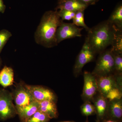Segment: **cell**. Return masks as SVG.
<instances>
[{"label":"cell","instance_id":"cell-1","mask_svg":"<svg viewBox=\"0 0 122 122\" xmlns=\"http://www.w3.org/2000/svg\"><path fill=\"white\" fill-rule=\"evenodd\" d=\"M63 21L58 10L46 12L35 32L34 37L37 44L47 48L57 45L56 32L58 27Z\"/></svg>","mask_w":122,"mask_h":122},{"label":"cell","instance_id":"cell-2","mask_svg":"<svg viewBox=\"0 0 122 122\" xmlns=\"http://www.w3.org/2000/svg\"><path fill=\"white\" fill-rule=\"evenodd\" d=\"M117 30L107 20L104 21L90 29L85 41L96 54H100L111 46Z\"/></svg>","mask_w":122,"mask_h":122},{"label":"cell","instance_id":"cell-3","mask_svg":"<svg viewBox=\"0 0 122 122\" xmlns=\"http://www.w3.org/2000/svg\"><path fill=\"white\" fill-rule=\"evenodd\" d=\"M92 74L95 77L113 74L114 71L113 57L110 49L106 50L100 53Z\"/></svg>","mask_w":122,"mask_h":122},{"label":"cell","instance_id":"cell-4","mask_svg":"<svg viewBox=\"0 0 122 122\" xmlns=\"http://www.w3.org/2000/svg\"><path fill=\"white\" fill-rule=\"evenodd\" d=\"M12 93L5 89H0V120L5 121L17 115L14 105Z\"/></svg>","mask_w":122,"mask_h":122},{"label":"cell","instance_id":"cell-5","mask_svg":"<svg viewBox=\"0 0 122 122\" xmlns=\"http://www.w3.org/2000/svg\"><path fill=\"white\" fill-rule=\"evenodd\" d=\"M96 54L91 47L85 41L77 56L74 66L73 72L75 77H78L81 74L82 69L86 64L94 60Z\"/></svg>","mask_w":122,"mask_h":122},{"label":"cell","instance_id":"cell-6","mask_svg":"<svg viewBox=\"0 0 122 122\" xmlns=\"http://www.w3.org/2000/svg\"><path fill=\"white\" fill-rule=\"evenodd\" d=\"M110 75L96 77L99 93L105 97L111 90L115 87L122 88V75Z\"/></svg>","mask_w":122,"mask_h":122},{"label":"cell","instance_id":"cell-7","mask_svg":"<svg viewBox=\"0 0 122 122\" xmlns=\"http://www.w3.org/2000/svg\"><path fill=\"white\" fill-rule=\"evenodd\" d=\"M83 77L84 86L81 96L84 102H91L98 93L96 77L92 73L87 71L84 72Z\"/></svg>","mask_w":122,"mask_h":122},{"label":"cell","instance_id":"cell-8","mask_svg":"<svg viewBox=\"0 0 122 122\" xmlns=\"http://www.w3.org/2000/svg\"><path fill=\"white\" fill-rule=\"evenodd\" d=\"M83 28H80L73 23L62 22L57 29L56 38L57 44L65 39L82 36L81 32Z\"/></svg>","mask_w":122,"mask_h":122},{"label":"cell","instance_id":"cell-9","mask_svg":"<svg viewBox=\"0 0 122 122\" xmlns=\"http://www.w3.org/2000/svg\"><path fill=\"white\" fill-rule=\"evenodd\" d=\"M12 94L16 107L24 106L35 101L25 84L23 83L17 84Z\"/></svg>","mask_w":122,"mask_h":122},{"label":"cell","instance_id":"cell-10","mask_svg":"<svg viewBox=\"0 0 122 122\" xmlns=\"http://www.w3.org/2000/svg\"><path fill=\"white\" fill-rule=\"evenodd\" d=\"M25 86L36 102L50 100L56 102V96L51 90L41 86H32L25 84Z\"/></svg>","mask_w":122,"mask_h":122},{"label":"cell","instance_id":"cell-11","mask_svg":"<svg viewBox=\"0 0 122 122\" xmlns=\"http://www.w3.org/2000/svg\"><path fill=\"white\" fill-rule=\"evenodd\" d=\"M92 102L95 107L97 119L102 122L106 118L109 101L106 97L98 93Z\"/></svg>","mask_w":122,"mask_h":122},{"label":"cell","instance_id":"cell-12","mask_svg":"<svg viewBox=\"0 0 122 122\" xmlns=\"http://www.w3.org/2000/svg\"><path fill=\"white\" fill-rule=\"evenodd\" d=\"M39 108L38 102L35 101L32 103L23 107H16L20 122H27Z\"/></svg>","mask_w":122,"mask_h":122},{"label":"cell","instance_id":"cell-13","mask_svg":"<svg viewBox=\"0 0 122 122\" xmlns=\"http://www.w3.org/2000/svg\"><path fill=\"white\" fill-rule=\"evenodd\" d=\"M122 98L109 101L106 118L122 122Z\"/></svg>","mask_w":122,"mask_h":122},{"label":"cell","instance_id":"cell-14","mask_svg":"<svg viewBox=\"0 0 122 122\" xmlns=\"http://www.w3.org/2000/svg\"><path fill=\"white\" fill-rule=\"evenodd\" d=\"M88 7L87 5L81 1L69 0L58 4L55 10H65L77 12L79 11H85Z\"/></svg>","mask_w":122,"mask_h":122},{"label":"cell","instance_id":"cell-15","mask_svg":"<svg viewBox=\"0 0 122 122\" xmlns=\"http://www.w3.org/2000/svg\"><path fill=\"white\" fill-rule=\"evenodd\" d=\"M38 110L48 116L51 119L56 118L58 117L56 102L54 100H47L38 102Z\"/></svg>","mask_w":122,"mask_h":122},{"label":"cell","instance_id":"cell-16","mask_svg":"<svg viewBox=\"0 0 122 122\" xmlns=\"http://www.w3.org/2000/svg\"><path fill=\"white\" fill-rule=\"evenodd\" d=\"M14 81V73L11 67L5 66L0 71V85L4 88L12 86Z\"/></svg>","mask_w":122,"mask_h":122},{"label":"cell","instance_id":"cell-17","mask_svg":"<svg viewBox=\"0 0 122 122\" xmlns=\"http://www.w3.org/2000/svg\"><path fill=\"white\" fill-rule=\"evenodd\" d=\"M107 20L119 30H122V5H117Z\"/></svg>","mask_w":122,"mask_h":122},{"label":"cell","instance_id":"cell-18","mask_svg":"<svg viewBox=\"0 0 122 122\" xmlns=\"http://www.w3.org/2000/svg\"><path fill=\"white\" fill-rule=\"evenodd\" d=\"M110 49L111 51L122 54V30L116 31Z\"/></svg>","mask_w":122,"mask_h":122},{"label":"cell","instance_id":"cell-19","mask_svg":"<svg viewBox=\"0 0 122 122\" xmlns=\"http://www.w3.org/2000/svg\"><path fill=\"white\" fill-rule=\"evenodd\" d=\"M113 57L115 75H122V54L111 51Z\"/></svg>","mask_w":122,"mask_h":122},{"label":"cell","instance_id":"cell-20","mask_svg":"<svg viewBox=\"0 0 122 122\" xmlns=\"http://www.w3.org/2000/svg\"><path fill=\"white\" fill-rule=\"evenodd\" d=\"M73 24L77 26H81L88 32L90 30L85 23L84 20V11L77 12L74 18L73 19Z\"/></svg>","mask_w":122,"mask_h":122},{"label":"cell","instance_id":"cell-21","mask_svg":"<svg viewBox=\"0 0 122 122\" xmlns=\"http://www.w3.org/2000/svg\"><path fill=\"white\" fill-rule=\"evenodd\" d=\"M81 110L82 115L86 117L94 115L96 114L94 106L90 102H84V103L81 106Z\"/></svg>","mask_w":122,"mask_h":122},{"label":"cell","instance_id":"cell-22","mask_svg":"<svg viewBox=\"0 0 122 122\" xmlns=\"http://www.w3.org/2000/svg\"><path fill=\"white\" fill-rule=\"evenodd\" d=\"M51 119L48 115L38 110L27 122H49Z\"/></svg>","mask_w":122,"mask_h":122},{"label":"cell","instance_id":"cell-23","mask_svg":"<svg viewBox=\"0 0 122 122\" xmlns=\"http://www.w3.org/2000/svg\"><path fill=\"white\" fill-rule=\"evenodd\" d=\"M122 88L116 87L113 88L107 94L106 97L109 101L122 98Z\"/></svg>","mask_w":122,"mask_h":122},{"label":"cell","instance_id":"cell-24","mask_svg":"<svg viewBox=\"0 0 122 122\" xmlns=\"http://www.w3.org/2000/svg\"><path fill=\"white\" fill-rule=\"evenodd\" d=\"M12 36L11 33L7 30L2 29L0 31V54L10 38Z\"/></svg>","mask_w":122,"mask_h":122},{"label":"cell","instance_id":"cell-25","mask_svg":"<svg viewBox=\"0 0 122 122\" xmlns=\"http://www.w3.org/2000/svg\"><path fill=\"white\" fill-rule=\"evenodd\" d=\"M58 11L59 17L62 21L73 20L76 13L65 10H58Z\"/></svg>","mask_w":122,"mask_h":122},{"label":"cell","instance_id":"cell-26","mask_svg":"<svg viewBox=\"0 0 122 122\" xmlns=\"http://www.w3.org/2000/svg\"><path fill=\"white\" fill-rule=\"evenodd\" d=\"M69 0H58V4H60ZM77 0L81 1L83 2L89 6L91 5H94L98 1L100 0Z\"/></svg>","mask_w":122,"mask_h":122},{"label":"cell","instance_id":"cell-27","mask_svg":"<svg viewBox=\"0 0 122 122\" xmlns=\"http://www.w3.org/2000/svg\"><path fill=\"white\" fill-rule=\"evenodd\" d=\"M6 6L4 4L3 0H0V13H4L5 11Z\"/></svg>","mask_w":122,"mask_h":122},{"label":"cell","instance_id":"cell-28","mask_svg":"<svg viewBox=\"0 0 122 122\" xmlns=\"http://www.w3.org/2000/svg\"><path fill=\"white\" fill-rule=\"evenodd\" d=\"M101 122H122L118 120L111 119L106 118L105 119Z\"/></svg>","mask_w":122,"mask_h":122},{"label":"cell","instance_id":"cell-29","mask_svg":"<svg viewBox=\"0 0 122 122\" xmlns=\"http://www.w3.org/2000/svg\"><path fill=\"white\" fill-rule=\"evenodd\" d=\"M74 122V121H64V122ZM89 122V121H88V120H87H87H86V122Z\"/></svg>","mask_w":122,"mask_h":122},{"label":"cell","instance_id":"cell-30","mask_svg":"<svg viewBox=\"0 0 122 122\" xmlns=\"http://www.w3.org/2000/svg\"><path fill=\"white\" fill-rule=\"evenodd\" d=\"M1 65H2V60H1V58L0 56V68L1 67Z\"/></svg>","mask_w":122,"mask_h":122},{"label":"cell","instance_id":"cell-31","mask_svg":"<svg viewBox=\"0 0 122 122\" xmlns=\"http://www.w3.org/2000/svg\"><path fill=\"white\" fill-rule=\"evenodd\" d=\"M96 122H101L100 120H98V119H97L96 120Z\"/></svg>","mask_w":122,"mask_h":122}]
</instances>
